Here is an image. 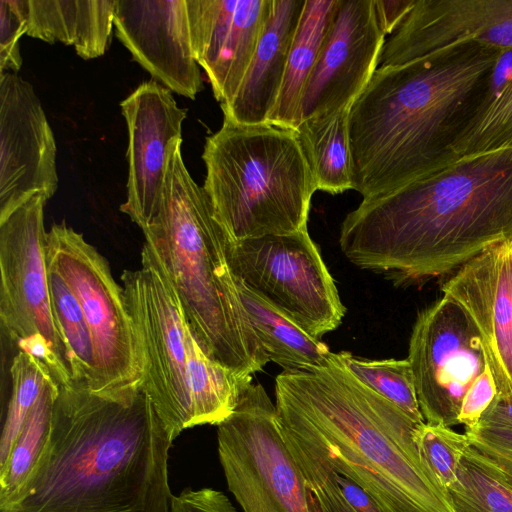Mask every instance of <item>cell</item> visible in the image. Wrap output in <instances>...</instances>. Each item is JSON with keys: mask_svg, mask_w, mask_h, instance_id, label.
I'll return each mask as SVG.
<instances>
[{"mask_svg": "<svg viewBox=\"0 0 512 512\" xmlns=\"http://www.w3.org/2000/svg\"><path fill=\"white\" fill-rule=\"evenodd\" d=\"M120 107L128 130L127 198L120 211L142 228L161 203L170 152L182 138L187 110L155 80L140 84Z\"/></svg>", "mask_w": 512, "mask_h": 512, "instance_id": "cell-15", "label": "cell"}, {"mask_svg": "<svg viewBox=\"0 0 512 512\" xmlns=\"http://www.w3.org/2000/svg\"><path fill=\"white\" fill-rule=\"evenodd\" d=\"M467 42L512 48V0H415L385 40L379 67Z\"/></svg>", "mask_w": 512, "mask_h": 512, "instance_id": "cell-17", "label": "cell"}, {"mask_svg": "<svg viewBox=\"0 0 512 512\" xmlns=\"http://www.w3.org/2000/svg\"><path fill=\"white\" fill-rule=\"evenodd\" d=\"M116 37L164 87L194 99L203 89L186 0H117Z\"/></svg>", "mask_w": 512, "mask_h": 512, "instance_id": "cell-18", "label": "cell"}, {"mask_svg": "<svg viewBox=\"0 0 512 512\" xmlns=\"http://www.w3.org/2000/svg\"><path fill=\"white\" fill-rule=\"evenodd\" d=\"M116 1L26 0V34L72 45L83 59L97 58L111 43Z\"/></svg>", "mask_w": 512, "mask_h": 512, "instance_id": "cell-21", "label": "cell"}, {"mask_svg": "<svg viewBox=\"0 0 512 512\" xmlns=\"http://www.w3.org/2000/svg\"><path fill=\"white\" fill-rule=\"evenodd\" d=\"M57 147L32 85L16 73L0 74V217L57 190Z\"/></svg>", "mask_w": 512, "mask_h": 512, "instance_id": "cell-14", "label": "cell"}, {"mask_svg": "<svg viewBox=\"0 0 512 512\" xmlns=\"http://www.w3.org/2000/svg\"><path fill=\"white\" fill-rule=\"evenodd\" d=\"M496 396L497 387L490 367L487 364L483 372L467 390L462 400L458 416L459 425H464L466 431L477 428L483 413Z\"/></svg>", "mask_w": 512, "mask_h": 512, "instance_id": "cell-35", "label": "cell"}, {"mask_svg": "<svg viewBox=\"0 0 512 512\" xmlns=\"http://www.w3.org/2000/svg\"><path fill=\"white\" fill-rule=\"evenodd\" d=\"M348 369L365 385L398 406L413 421L423 424L414 376L407 359L369 360L339 352Z\"/></svg>", "mask_w": 512, "mask_h": 512, "instance_id": "cell-29", "label": "cell"}, {"mask_svg": "<svg viewBox=\"0 0 512 512\" xmlns=\"http://www.w3.org/2000/svg\"><path fill=\"white\" fill-rule=\"evenodd\" d=\"M465 433L470 441L466 453L512 492V430L477 427Z\"/></svg>", "mask_w": 512, "mask_h": 512, "instance_id": "cell-33", "label": "cell"}, {"mask_svg": "<svg viewBox=\"0 0 512 512\" xmlns=\"http://www.w3.org/2000/svg\"><path fill=\"white\" fill-rule=\"evenodd\" d=\"M47 263L77 298L92 336L96 371L91 390L112 391L141 381V364L123 287L107 260L65 222L47 232Z\"/></svg>", "mask_w": 512, "mask_h": 512, "instance_id": "cell-11", "label": "cell"}, {"mask_svg": "<svg viewBox=\"0 0 512 512\" xmlns=\"http://www.w3.org/2000/svg\"><path fill=\"white\" fill-rule=\"evenodd\" d=\"M351 106L306 119L295 129L317 190L339 194L353 189L349 137Z\"/></svg>", "mask_w": 512, "mask_h": 512, "instance_id": "cell-25", "label": "cell"}, {"mask_svg": "<svg viewBox=\"0 0 512 512\" xmlns=\"http://www.w3.org/2000/svg\"><path fill=\"white\" fill-rule=\"evenodd\" d=\"M415 0H376L377 12L386 35H391Z\"/></svg>", "mask_w": 512, "mask_h": 512, "instance_id": "cell-36", "label": "cell"}, {"mask_svg": "<svg viewBox=\"0 0 512 512\" xmlns=\"http://www.w3.org/2000/svg\"><path fill=\"white\" fill-rule=\"evenodd\" d=\"M35 195L0 217V320L3 335L43 367L58 386L73 380L69 348L57 326L49 288L44 207Z\"/></svg>", "mask_w": 512, "mask_h": 512, "instance_id": "cell-7", "label": "cell"}, {"mask_svg": "<svg viewBox=\"0 0 512 512\" xmlns=\"http://www.w3.org/2000/svg\"><path fill=\"white\" fill-rule=\"evenodd\" d=\"M385 40L376 0H338L301 95L299 124L352 105L378 69Z\"/></svg>", "mask_w": 512, "mask_h": 512, "instance_id": "cell-13", "label": "cell"}, {"mask_svg": "<svg viewBox=\"0 0 512 512\" xmlns=\"http://www.w3.org/2000/svg\"><path fill=\"white\" fill-rule=\"evenodd\" d=\"M421 459L442 488L447 490L457 480V469L470 446L466 433L450 427L423 423L415 432Z\"/></svg>", "mask_w": 512, "mask_h": 512, "instance_id": "cell-32", "label": "cell"}, {"mask_svg": "<svg viewBox=\"0 0 512 512\" xmlns=\"http://www.w3.org/2000/svg\"><path fill=\"white\" fill-rule=\"evenodd\" d=\"M501 51L467 42L379 67L350 110L353 190L375 198L457 161L453 145Z\"/></svg>", "mask_w": 512, "mask_h": 512, "instance_id": "cell-3", "label": "cell"}, {"mask_svg": "<svg viewBox=\"0 0 512 512\" xmlns=\"http://www.w3.org/2000/svg\"><path fill=\"white\" fill-rule=\"evenodd\" d=\"M57 393V385L49 380L0 467V506L19 491L36 467L49 438Z\"/></svg>", "mask_w": 512, "mask_h": 512, "instance_id": "cell-27", "label": "cell"}, {"mask_svg": "<svg viewBox=\"0 0 512 512\" xmlns=\"http://www.w3.org/2000/svg\"><path fill=\"white\" fill-rule=\"evenodd\" d=\"M512 148V48L502 49L487 88L453 145L456 159Z\"/></svg>", "mask_w": 512, "mask_h": 512, "instance_id": "cell-23", "label": "cell"}, {"mask_svg": "<svg viewBox=\"0 0 512 512\" xmlns=\"http://www.w3.org/2000/svg\"><path fill=\"white\" fill-rule=\"evenodd\" d=\"M173 143L161 203L141 228L204 352L241 378L269 362L242 304L228 259L229 234Z\"/></svg>", "mask_w": 512, "mask_h": 512, "instance_id": "cell-5", "label": "cell"}, {"mask_svg": "<svg viewBox=\"0 0 512 512\" xmlns=\"http://www.w3.org/2000/svg\"><path fill=\"white\" fill-rule=\"evenodd\" d=\"M186 344L194 426L218 425L234 411L241 387L251 377L241 378L211 359L190 328Z\"/></svg>", "mask_w": 512, "mask_h": 512, "instance_id": "cell-26", "label": "cell"}, {"mask_svg": "<svg viewBox=\"0 0 512 512\" xmlns=\"http://www.w3.org/2000/svg\"><path fill=\"white\" fill-rule=\"evenodd\" d=\"M239 294L251 326L269 359L283 371L307 370L323 365L328 346L312 337L290 318L237 280Z\"/></svg>", "mask_w": 512, "mask_h": 512, "instance_id": "cell-24", "label": "cell"}, {"mask_svg": "<svg viewBox=\"0 0 512 512\" xmlns=\"http://www.w3.org/2000/svg\"><path fill=\"white\" fill-rule=\"evenodd\" d=\"M407 360L424 422L459 425L462 400L488 363L475 329L456 303L442 296L418 313Z\"/></svg>", "mask_w": 512, "mask_h": 512, "instance_id": "cell-12", "label": "cell"}, {"mask_svg": "<svg viewBox=\"0 0 512 512\" xmlns=\"http://www.w3.org/2000/svg\"><path fill=\"white\" fill-rule=\"evenodd\" d=\"M11 391L0 437V467L12 449L28 414L39 399L46 383L51 380L39 362L18 351L9 368Z\"/></svg>", "mask_w": 512, "mask_h": 512, "instance_id": "cell-30", "label": "cell"}, {"mask_svg": "<svg viewBox=\"0 0 512 512\" xmlns=\"http://www.w3.org/2000/svg\"><path fill=\"white\" fill-rule=\"evenodd\" d=\"M172 442L141 381L58 386L45 449L0 512H169Z\"/></svg>", "mask_w": 512, "mask_h": 512, "instance_id": "cell-1", "label": "cell"}, {"mask_svg": "<svg viewBox=\"0 0 512 512\" xmlns=\"http://www.w3.org/2000/svg\"><path fill=\"white\" fill-rule=\"evenodd\" d=\"M27 29L26 0H0V74L20 69L19 39Z\"/></svg>", "mask_w": 512, "mask_h": 512, "instance_id": "cell-34", "label": "cell"}, {"mask_svg": "<svg viewBox=\"0 0 512 512\" xmlns=\"http://www.w3.org/2000/svg\"><path fill=\"white\" fill-rule=\"evenodd\" d=\"M338 0H305L296 27L282 85L267 123L295 130L306 81L313 70Z\"/></svg>", "mask_w": 512, "mask_h": 512, "instance_id": "cell-22", "label": "cell"}, {"mask_svg": "<svg viewBox=\"0 0 512 512\" xmlns=\"http://www.w3.org/2000/svg\"><path fill=\"white\" fill-rule=\"evenodd\" d=\"M236 280L321 340L346 308L308 229L229 242Z\"/></svg>", "mask_w": 512, "mask_h": 512, "instance_id": "cell-10", "label": "cell"}, {"mask_svg": "<svg viewBox=\"0 0 512 512\" xmlns=\"http://www.w3.org/2000/svg\"><path fill=\"white\" fill-rule=\"evenodd\" d=\"M512 240V148L458 159L344 218L339 243L359 268L397 284L453 273Z\"/></svg>", "mask_w": 512, "mask_h": 512, "instance_id": "cell-2", "label": "cell"}, {"mask_svg": "<svg viewBox=\"0 0 512 512\" xmlns=\"http://www.w3.org/2000/svg\"><path fill=\"white\" fill-rule=\"evenodd\" d=\"M194 57L220 105L237 92L273 0H186Z\"/></svg>", "mask_w": 512, "mask_h": 512, "instance_id": "cell-19", "label": "cell"}, {"mask_svg": "<svg viewBox=\"0 0 512 512\" xmlns=\"http://www.w3.org/2000/svg\"><path fill=\"white\" fill-rule=\"evenodd\" d=\"M475 329L497 387L512 398V240L493 244L442 285Z\"/></svg>", "mask_w": 512, "mask_h": 512, "instance_id": "cell-16", "label": "cell"}, {"mask_svg": "<svg viewBox=\"0 0 512 512\" xmlns=\"http://www.w3.org/2000/svg\"><path fill=\"white\" fill-rule=\"evenodd\" d=\"M47 267L55 320L71 355L72 381L83 382L92 389L96 356L88 323L68 284L48 263Z\"/></svg>", "mask_w": 512, "mask_h": 512, "instance_id": "cell-28", "label": "cell"}, {"mask_svg": "<svg viewBox=\"0 0 512 512\" xmlns=\"http://www.w3.org/2000/svg\"><path fill=\"white\" fill-rule=\"evenodd\" d=\"M305 0H273L270 16L245 76L227 103L224 119L238 124L267 123L284 78L291 42Z\"/></svg>", "mask_w": 512, "mask_h": 512, "instance_id": "cell-20", "label": "cell"}, {"mask_svg": "<svg viewBox=\"0 0 512 512\" xmlns=\"http://www.w3.org/2000/svg\"><path fill=\"white\" fill-rule=\"evenodd\" d=\"M218 455L243 512H318L281 432L275 404L252 377L234 411L217 425Z\"/></svg>", "mask_w": 512, "mask_h": 512, "instance_id": "cell-8", "label": "cell"}, {"mask_svg": "<svg viewBox=\"0 0 512 512\" xmlns=\"http://www.w3.org/2000/svg\"><path fill=\"white\" fill-rule=\"evenodd\" d=\"M202 159V187L233 241L308 229L317 186L295 130L224 119Z\"/></svg>", "mask_w": 512, "mask_h": 512, "instance_id": "cell-6", "label": "cell"}, {"mask_svg": "<svg viewBox=\"0 0 512 512\" xmlns=\"http://www.w3.org/2000/svg\"><path fill=\"white\" fill-rule=\"evenodd\" d=\"M141 364V383L172 440L194 427L188 381L189 328L153 249L145 242L141 268L122 273Z\"/></svg>", "mask_w": 512, "mask_h": 512, "instance_id": "cell-9", "label": "cell"}, {"mask_svg": "<svg viewBox=\"0 0 512 512\" xmlns=\"http://www.w3.org/2000/svg\"><path fill=\"white\" fill-rule=\"evenodd\" d=\"M478 427L512 430V398L496 396L483 413Z\"/></svg>", "mask_w": 512, "mask_h": 512, "instance_id": "cell-37", "label": "cell"}, {"mask_svg": "<svg viewBox=\"0 0 512 512\" xmlns=\"http://www.w3.org/2000/svg\"><path fill=\"white\" fill-rule=\"evenodd\" d=\"M455 512H512V492L465 451L447 489Z\"/></svg>", "mask_w": 512, "mask_h": 512, "instance_id": "cell-31", "label": "cell"}, {"mask_svg": "<svg viewBox=\"0 0 512 512\" xmlns=\"http://www.w3.org/2000/svg\"><path fill=\"white\" fill-rule=\"evenodd\" d=\"M284 440L353 480L382 512H455L415 443L419 425L361 382L339 353L275 379Z\"/></svg>", "mask_w": 512, "mask_h": 512, "instance_id": "cell-4", "label": "cell"}]
</instances>
